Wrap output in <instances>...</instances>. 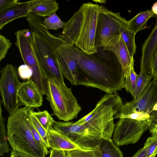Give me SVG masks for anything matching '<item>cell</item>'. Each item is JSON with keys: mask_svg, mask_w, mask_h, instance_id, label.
Segmentation results:
<instances>
[{"mask_svg": "<svg viewBox=\"0 0 157 157\" xmlns=\"http://www.w3.org/2000/svg\"><path fill=\"white\" fill-rule=\"evenodd\" d=\"M152 78H157V47L151 63L150 75Z\"/></svg>", "mask_w": 157, "mask_h": 157, "instance_id": "cell-34", "label": "cell"}, {"mask_svg": "<svg viewBox=\"0 0 157 157\" xmlns=\"http://www.w3.org/2000/svg\"><path fill=\"white\" fill-rule=\"evenodd\" d=\"M29 109L21 107L10 114L6 125L7 139L13 150L32 157H46L45 153L34 138L28 118Z\"/></svg>", "mask_w": 157, "mask_h": 157, "instance_id": "cell-3", "label": "cell"}, {"mask_svg": "<svg viewBox=\"0 0 157 157\" xmlns=\"http://www.w3.org/2000/svg\"><path fill=\"white\" fill-rule=\"evenodd\" d=\"M137 75L134 69V65L131 67L129 74L125 77L124 88L134 97L136 89Z\"/></svg>", "mask_w": 157, "mask_h": 157, "instance_id": "cell-27", "label": "cell"}, {"mask_svg": "<svg viewBox=\"0 0 157 157\" xmlns=\"http://www.w3.org/2000/svg\"><path fill=\"white\" fill-rule=\"evenodd\" d=\"M123 105L117 92L107 93L92 111L77 121H55L52 126L82 149H94L103 140L112 139L115 125L114 116Z\"/></svg>", "mask_w": 157, "mask_h": 157, "instance_id": "cell-1", "label": "cell"}, {"mask_svg": "<svg viewBox=\"0 0 157 157\" xmlns=\"http://www.w3.org/2000/svg\"><path fill=\"white\" fill-rule=\"evenodd\" d=\"M126 118L146 123L157 118V78H154L136 100L123 104L114 117Z\"/></svg>", "mask_w": 157, "mask_h": 157, "instance_id": "cell-5", "label": "cell"}, {"mask_svg": "<svg viewBox=\"0 0 157 157\" xmlns=\"http://www.w3.org/2000/svg\"><path fill=\"white\" fill-rule=\"evenodd\" d=\"M14 44L18 48L25 64L32 70L30 78L36 85L43 95L48 94V78L36 56L32 44V35L29 29L18 30L15 33Z\"/></svg>", "mask_w": 157, "mask_h": 157, "instance_id": "cell-6", "label": "cell"}, {"mask_svg": "<svg viewBox=\"0 0 157 157\" xmlns=\"http://www.w3.org/2000/svg\"><path fill=\"white\" fill-rule=\"evenodd\" d=\"M43 95L37 86L30 79L21 83L17 92L19 103L29 109L41 106L43 104Z\"/></svg>", "mask_w": 157, "mask_h": 157, "instance_id": "cell-14", "label": "cell"}, {"mask_svg": "<svg viewBox=\"0 0 157 157\" xmlns=\"http://www.w3.org/2000/svg\"><path fill=\"white\" fill-rule=\"evenodd\" d=\"M30 123L34 139L38 144L44 151L46 155H47L49 153L48 150V148L47 147L46 144L41 137L36 131L31 122Z\"/></svg>", "mask_w": 157, "mask_h": 157, "instance_id": "cell-32", "label": "cell"}, {"mask_svg": "<svg viewBox=\"0 0 157 157\" xmlns=\"http://www.w3.org/2000/svg\"><path fill=\"white\" fill-rule=\"evenodd\" d=\"M10 157H32L17 150L13 149L10 153Z\"/></svg>", "mask_w": 157, "mask_h": 157, "instance_id": "cell-38", "label": "cell"}, {"mask_svg": "<svg viewBox=\"0 0 157 157\" xmlns=\"http://www.w3.org/2000/svg\"><path fill=\"white\" fill-rule=\"evenodd\" d=\"M157 47V20L151 31L142 46L140 72L150 75V66Z\"/></svg>", "mask_w": 157, "mask_h": 157, "instance_id": "cell-16", "label": "cell"}, {"mask_svg": "<svg viewBox=\"0 0 157 157\" xmlns=\"http://www.w3.org/2000/svg\"><path fill=\"white\" fill-rule=\"evenodd\" d=\"M66 152V157H102V152L99 147L93 150L77 149Z\"/></svg>", "mask_w": 157, "mask_h": 157, "instance_id": "cell-24", "label": "cell"}, {"mask_svg": "<svg viewBox=\"0 0 157 157\" xmlns=\"http://www.w3.org/2000/svg\"><path fill=\"white\" fill-rule=\"evenodd\" d=\"M102 48L103 50L111 51L115 54L122 67L125 78L134 65V59L130 56L120 33L109 38Z\"/></svg>", "mask_w": 157, "mask_h": 157, "instance_id": "cell-13", "label": "cell"}, {"mask_svg": "<svg viewBox=\"0 0 157 157\" xmlns=\"http://www.w3.org/2000/svg\"><path fill=\"white\" fill-rule=\"evenodd\" d=\"M47 135L49 148H51L52 149L65 151L77 149H82L75 144L67 137L54 129L52 126L48 129Z\"/></svg>", "mask_w": 157, "mask_h": 157, "instance_id": "cell-18", "label": "cell"}, {"mask_svg": "<svg viewBox=\"0 0 157 157\" xmlns=\"http://www.w3.org/2000/svg\"><path fill=\"white\" fill-rule=\"evenodd\" d=\"M147 124L151 135L157 134V118L147 122Z\"/></svg>", "mask_w": 157, "mask_h": 157, "instance_id": "cell-36", "label": "cell"}, {"mask_svg": "<svg viewBox=\"0 0 157 157\" xmlns=\"http://www.w3.org/2000/svg\"><path fill=\"white\" fill-rule=\"evenodd\" d=\"M29 1L18 2L10 8L0 12V30L7 24L17 18L27 17L30 13Z\"/></svg>", "mask_w": 157, "mask_h": 157, "instance_id": "cell-17", "label": "cell"}, {"mask_svg": "<svg viewBox=\"0 0 157 157\" xmlns=\"http://www.w3.org/2000/svg\"><path fill=\"white\" fill-rule=\"evenodd\" d=\"M147 129V123L126 118H121L115 124L113 141L117 146L137 142Z\"/></svg>", "mask_w": 157, "mask_h": 157, "instance_id": "cell-12", "label": "cell"}, {"mask_svg": "<svg viewBox=\"0 0 157 157\" xmlns=\"http://www.w3.org/2000/svg\"><path fill=\"white\" fill-rule=\"evenodd\" d=\"M0 72V91L2 103L10 114L21 105L17 92L21 83L18 79L16 67L10 64L2 68Z\"/></svg>", "mask_w": 157, "mask_h": 157, "instance_id": "cell-9", "label": "cell"}, {"mask_svg": "<svg viewBox=\"0 0 157 157\" xmlns=\"http://www.w3.org/2000/svg\"><path fill=\"white\" fill-rule=\"evenodd\" d=\"M29 119L36 131L41 137L48 148H49L47 135V131L44 129L33 114L32 109L28 111Z\"/></svg>", "mask_w": 157, "mask_h": 157, "instance_id": "cell-29", "label": "cell"}, {"mask_svg": "<svg viewBox=\"0 0 157 157\" xmlns=\"http://www.w3.org/2000/svg\"><path fill=\"white\" fill-rule=\"evenodd\" d=\"M84 18L79 36L75 46L84 53L91 54L96 52L95 38L98 16L100 6L89 2L82 5Z\"/></svg>", "mask_w": 157, "mask_h": 157, "instance_id": "cell-8", "label": "cell"}, {"mask_svg": "<svg viewBox=\"0 0 157 157\" xmlns=\"http://www.w3.org/2000/svg\"><path fill=\"white\" fill-rule=\"evenodd\" d=\"M30 13L40 17L49 16L59 9L55 0H35L29 1Z\"/></svg>", "mask_w": 157, "mask_h": 157, "instance_id": "cell-19", "label": "cell"}, {"mask_svg": "<svg viewBox=\"0 0 157 157\" xmlns=\"http://www.w3.org/2000/svg\"><path fill=\"white\" fill-rule=\"evenodd\" d=\"M125 20L122 23L119 30V33L125 43L131 57L133 58L136 51V46L135 42L136 34L128 28Z\"/></svg>", "mask_w": 157, "mask_h": 157, "instance_id": "cell-21", "label": "cell"}, {"mask_svg": "<svg viewBox=\"0 0 157 157\" xmlns=\"http://www.w3.org/2000/svg\"><path fill=\"white\" fill-rule=\"evenodd\" d=\"M96 3H104L106 2L105 0H93Z\"/></svg>", "mask_w": 157, "mask_h": 157, "instance_id": "cell-41", "label": "cell"}, {"mask_svg": "<svg viewBox=\"0 0 157 157\" xmlns=\"http://www.w3.org/2000/svg\"><path fill=\"white\" fill-rule=\"evenodd\" d=\"M154 14L151 10L140 12L132 19L127 21L126 24L128 29L136 34L139 31L147 28L148 20Z\"/></svg>", "mask_w": 157, "mask_h": 157, "instance_id": "cell-20", "label": "cell"}, {"mask_svg": "<svg viewBox=\"0 0 157 157\" xmlns=\"http://www.w3.org/2000/svg\"><path fill=\"white\" fill-rule=\"evenodd\" d=\"M102 48V47H101ZM71 48L78 72L76 85L98 88L111 94L124 88L122 67L115 54L108 50L86 54L76 47Z\"/></svg>", "mask_w": 157, "mask_h": 157, "instance_id": "cell-2", "label": "cell"}, {"mask_svg": "<svg viewBox=\"0 0 157 157\" xmlns=\"http://www.w3.org/2000/svg\"><path fill=\"white\" fill-rule=\"evenodd\" d=\"M18 1V0H0V12L13 6Z\"/></svg>", "mask_w": 157, "mask_h": 157, "instance_id": "cell-35", "label": "cell"}, {"mask_svg": "<svg viewBox=\"0 0 157 157\" xmlns=\"http://www.w3.org/2000/svg\"><path fill=\"white\" fill-rule=\"evenodd\" d=\"M0 100V155L3 156L5 153L9 152L10 148L6 139L5 124V119L3 117L1 108L2 101L1 99Z\"/></svg>", "mask_w": 157, "mask_h": 157, "instance_id": "cell-23", "label": "cell"}, {"mask_svg": "<svg viewBox=\"0 0 157 157\" xmlns=\"http://www.w3.org/2000/svg\"><path fill=\"white\" fill-rule=\"evenodd\" d=\"M152 77L150 75H144L140 71L137 75L136 90L133 100L137 99L150 82Z\"/></svg>", "mask_w": 157, "mask_h": 157, "instance_id": "cell-25", "label": "cell"}, {"mask_svg": "<svg viewBox=\"0 0 157 157\" xmlns=\"http://www.w3.org/2000/svg\"><path fill=\"white\" fill-rule=\"evenodd\" d=\"M44 37L54 49V53L63 76L71 84L76 85L78 72L71 47L64 45L58 36L49 32L45 35Z\"/></svg>", "mask_w": 157, "mask_h": 157, "instance_id": "cell-10", "label": "cell"}, {"mask_svg": "<svg viewBox=\"0 0 157 157\" xmlns=\"http://www.w3.org/2000/svg\"><path fill=\"white\" fill-rule=\"evenodd\" d=\"M32 112L44 129L47 131L52 125L55 121L47 110L35 112L33 108Z\"/></svg>", "mask_w": 157, "mask_h": 157, "instance_id": "cell-26", "label": "cell"}, {"mask_svg": "<svg viewBox=\"0 0 157 157\" xmlns=\"http://www.w3.org/2000/svg\"><path fill=\"white\" fill-rule=\"evenodd\" d=\"M147 149V157H155L157 154V134L148 137L144 144Z\"/></svg>", "mask_w": 157, "mask_h": 157, "instance_id": "cell-30", "label": "cell"}, {"mask_svg": "<svg viewBox=\"0 0 157 157\" xmlns=\"http://www.w3.org/2000/svg\"><path fill=\"white\" fill-rule=\"evenodd\" d=\"M18 72L20 77L24 79L28 80L33 75V71L31 69L25 64L19 67Z\"/></svg>", "mask_w": 157, "mask_h": 157, "instance_id": "cell-33", "label": "cell"}, {"mask_svg": "<svg viewBox=\"0 0 157 157\" xmlns=\"http://www.w3.org/2000/svg\"><path fill=\"white\" fill-rule=\"evenodd\" d=\"M49 157H66L65 151L55 149L50 150Z\"/></svg>", "mask_w": 157, "mask_h": 157, "instance_id": "cell-37", "label": "cell"}, {"mask_svg": "<svg viewBox=\"0 0 157 157\" xmlns=\"http://www.w3.org/2000/svg\"><path fill=\"white\" fill-rule=\"evenodd\" d=\"M32 44L39 62L48 78L64 83V76L54 49L47 40L37 32L31 30Z\"/></svg>", "mask_w": 157, "mask_h": 157, "instance_id": "cell-7", "label": "cell"}, {"mask_svg": "<svg viewBox=\"0 0 157 157\" xmlns=\"http://www.w3.org/2000/svg\"><path fill=\"white\" fill-rule=\"evenodd\" d=\"M99 147L102 152V157H123L122 152L114 144L112 139L103 140Z\"/></svg>", "mask_w": 157, "mask_h": 157, "instance_id": "cell-22", "label": "cell"}, {"mask_svg": "<svg viewBox=\"0 0 157 157\" xmlns=\"http://www.w3.org/2000/svg\"><path fill=\"white\" fill-rule=\"evenodd\" d=\"M83 18V8L82 6L65 23L62 35L58 36L64 45L72 47L75 44L80 34Z\"/></svg>", "mask_w": 157, "mask_h": 157, "instance_id": "cell-15", "label": "cell"}, {"mask_svg": "<svg viewBox=\"0 0 157 157\" xmlns=\"http://www.w3.org/2000/svg\"><path fill=\"white\" fill-rule=\"evenodd\" d=\"M12 45L9 39L0 34V61L5 58Z\"/></svg>", "mask_w": 157, "mask_h": 157, "instance_id": "cell-31", "label": "cell"}, {"mask_svg": "<svg viewBox=\"0 0 157 157\" xmlns=\"http://www.w3.org/2000/svg\"><path fill=\"white\" fill-rule=\"evenodd\" d=\"M125 20L119 13L113 12L103 6H100L95 38L97 48L102 47L109 38L119 33V29Z\"/></svg>", "mask_w": 157, "mask_h": 157, "instance_id": "cell-11", "label": "cell"}, {"mask_svg": "<svg viewBox=\"0 0 157 157\" xmlns=\"http://www.w3.org/2000/svg\"><path fill=\"white\" fill-rule=\"evenodd\" d=\"M45 27L48 29L56 30L63 28L65 23L63 22L56 14V12L47 17L43 21Z\"/></svg>", "mask_w": 157, "mask_h": 157, "instance_id": "cell-28", "label": "cell"}, {"mask_svg": "<svg viewBox=\"0 0 157 157\" xmlns=\"http://www.w3.org/2000/svg\"><path fill=\"white\" fill-rule=\"evenodd\" d=\"M146 148L144 146L139 151L132 157H147Z\"/></svg>", "mask_w": 157, "mask_h": 157, "instance_id": "cell-39", "label": "cell"}, {"mask_svg": "<svg viewBox=\"0 0 157 157\" xmlns=\"http://www.w3.org/2000/svg\"><path fill=\"white\" fill-rule=\"evenodd\" d=\"M151 10L154 13L157 15V2H155L151 7Z\"/></svg>", "mask_w": 157, "mask_h": 157, "instance_id": "cell-40", "label": "cell"}, {"mask_svg": "<svg viewBox=\"0 0 157 157\" xmlns=\"http://www.w3.org/2000/svg\"><path fill=\"white\" fill-rule=\"evenodd\" d=\"M48 82L46 98L53 115L64 121L77 118L82 108L71 88L68 87L64 83L53 78H48Z\"/></svg>", "mask_w": 157, "mask_h": 157, "instance_id": "cell-4", "label": "cell"}]
</instances>
